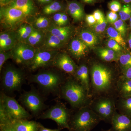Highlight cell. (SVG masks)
<instances>
[{
  "label": "cell",
  "instance_id": "obj_1",
  "mask_svg": "<svg viewBox=\"0 0 131 131\" xmlns=\"http://www.w3.org/2000/svg\"><path fill=\"white\" fill-rule=\"evenodd\" d=\"M101 120L97 114L89 107H82L69 122V131H90Z\"/></svg>",
  "mask_w": 131,
  "mask_h": 131
},
{
  "label": "cell",
  "instance_id": "obj_2",
  "mask_svg": "<svg viewBox=\"0 0 131 131\" xmlns=\"http://www.w3.org/2000/svg\"><path fill=\"white\" fill-rule=\"evenodd\" d=\"M62 96L74 107L82 106L87 100V91L80 82L68 80L61 86Z\"/></svg>",
  "mask_w": 131,
  "mask_h": 131
},
{
  "label": "cell",
  "instance_id": "obj_3",
  "mask_svg": "<svg viewBox=\"0 0 131 131\" xmlns=\"http://www.w3.org/2000/svg\"><path fill=\"white\" fill-rule=\"evenodd\" d=\"M91 83L94 88L98 92H105L110 89L114 81L112 71L100 63H95L91 70Z\"/></svg>",
  "mask_w": 131,
  "mask_h": 131
},
{
  "label": "cell",
  "instance_id": "obj_4",
  "mask_svg": "<svg viewBox=\"0 0 131 131\" xmlns=\"http://www.w3.org/2000/svg\"><path fill=\"white\" fill-rule=\"evenodd\" d=\"M0 114L4 115L11 121L23 119H28L30 115L14 98L5 94L1 96Z\"/></svg>",
  "mask_w": 131,
  "mask_h": 131
},
{
  "label": "cell",
  "instance_id": "obj_5",
  "mask_svg": "<svg viewBox=\"0 0 131 131\" xmlns=\"http://www.w3.org/2000/svg\"><path fill=\"white\" fill-rule=\"evenodd\" d=\"M31 82L37 83L42 89L48 92L57 91L63 83L62 79L60 75L49 71L33 75L31 78Z\"/></svg>",
  "mask_w": 131,
  "mask_h": 131
},
{
  "label": "cell",
  "instance_id": "obj_6",
  "mask_svg": "<svg viewBox=\"0 0 131 131\" xmlns=\"http://www.w3.org/2000/svg\"><path fill=\"white\" fill-rule=\"evenodd\" d=\"M71 116L63 105L58 104L45 112L39 117L42 119H50L55 121L59 128L69 129Z\"/></svg>",
  "mask_w": 131,
  "mask_h": 131
},
{
  "label": "cell",
  "instance_id": "obj_7",
  "mask_svg": "<svg viewBox=\"0 0 131 131\" xmlns=\"http://www.w3.org/2000/svg\"><path fill=\"white\" fill-rule=\"evenodd\" d=\"M24 81V74L21 71L13 67H8L3 73L2 84L7 91H13L20 89Z\"/></svg>",
  "mask_w": 131,
  "mask_h": 131
},
{
  "label": "cell",
  "instance_id": "obj_8",
  "mask_svg": "<svg viewBox=\"0 0 131 131\" xmlns=\"http://www.w3.org/2000/svg\"><path fill=\"white\" fill-rule=\"evenodd\" d=\"M20 100L25 107L35 115H38L45 106L42 97L34 90L25 91L20 96Z\"/></svg>",
  "mask_w": 131,
  "mask_h": 131
},
{
  "label": "cell",
  "instance_id": "obj_9",
  "mask_svg": "<svg viewBox=\"0 0 131 131\" xmlns=\"http://www.w3.org/2000/svg\"><path fill=\"white\" fill-rule=\"evenodd\" d=\"M12 49V57L19 64H30L37 52L32 46L22 42L15 45Z\"/></svg>",
  "mask_w": 131,
  "mask_h": 131
},
{
  "label": "cell",
  "instance_id": "obj_10",
  "mask_svg": "<svg viewBox=\"0 0 131 131\" xmlns=\"http://www.w3.org/2000/svg\"><path fill=\"white\" fill-rule=\"evenodd\" d=\"M26 16L21 10L12 7L2 8L1 9V21L9 28L15 27L22 21Z\"/></svg>",
  "mask_w": 131,
  "mask_h": 131
},
{
  "label": "cell",
  "instance_id": "obj_11",
  "mask_svg": "<svg viewBox=\"0 0 131 131\" xmlns=\"http://www.w3.org/2000/svg\"><path fill=\"white\" fill-rule=\"evenodd\" d=\"M95 112L100 118L101 120L110 121L115 113V105L112 100L108 98L100 99L94 106Z\"/></svg>",
  "mask_w": 131,
  "mask_h": 131
},
{
  "label": "cell",
  "instance_id": "obj_12",
  "mask_svg": "<svg viewBox=\"0 0 131 131\" xmlns=\"http://www.w3.org/2000/svg\"><path fill=\"white\" fill-rule=\"evenodd\" d=\"M57 54L52 51H45L36 52L30 65L31 69L34 70L38 68L48 65L51 61H54Z\"/></svg>",
  "mask_w": 131,
  "mask_h": 131
},
{
  "label": "cell",
  "instance_id": "obj_13",
  "mask_svg": "<svg viewBox=\"0 0 131 131\" xmlns=\"http://www.w3.org/2000/svg\"><path fill=\"white\" fill-rule=\"evenodd\" d=\"M53 64L57 68L69 74L75 73L78 68L72 59L64 53L57 55Z\"/></svg>",
  "mask_w": 131,
  "mask_h": 131
},
{
  "label": "cell",
  "instance_id": "obj_14",
  "mask_svg": "<svg viewBox=\"0 0 131 131\" xmlns=\"http://www.w3.org/2000/svg\"><path fill=\"white\" fill-rule=\"evenodd\" d=\"M112 131H131V118L115 112L111 119Z\"/></svg>",
  "mask_w": 131,
  "mask_h": 131
},
{
  "label": "cell",
  "instance_id": "obj_15",
  "mask_svg": "<svg viewBox=\"0 0 131 131\" xmlns=\"http://www.w3.org/2000/svg\"><path fill=\"white\" fill-rule=\"evenodd\" d=\"M89 47L79 38H75L71 42L70 50L73 56L80 59L85 56L88 52Z\"/></svg>",
  "mask_w": 131,
  "mask_h": 131
},
{
  "label": "cell",
  "instance_id": "obj_16",
  "mask_svg": "<svg viewBox=\"0 0 131 131\" xmlns=\"http://www.w3.org/2000/svg\"><path fill=\"white\" fill-rule=\"evenodd\" d=\"M17 34L12 31L1 33L0 35V49L2 51H9L16 45Z\"/></svg>",
  "mask_w": 131,
  "mask_h": 131
},
{
  "label": "cell",
  "instance_id": "obj_17",
  "mask_svg": "<svg viewBox=\"0 0 131 131\" xmlns=\"http://www.w3.org/2000/svg\"><path fill=\"white\" fill-rule=\"evenodd\" d=\"M95 53L103 61L106 62L118 61L121 53L113 50L108 47H97L95 48Z\"/></svg>",
  "mask_w": 131,
  "mask_h": 131
},
{
  "label": "cell",
  "instance_id": "obj_18",
  "mask_svg": "<svg viewBox=\"0 0 131 131\" xmlns=\"http://www.w3.org/2000/svg\"><path fill=\"white\" fill-rule=\"evenodd\" d=\"M16 131H39L40 123L27 119L12 121Z\"/></svg>",
  "mask_w": 131,
  "mask_h": 131
},
{
  "label": "cell",
  "instance_id": "obj_19",
  "mask_svg": "<svg viewBox=\"0 0 131 131\" xmlns=\"http://www.w3.org/2000/svg\"><path fill=\"white\" fill-rule=\"evenodd\" d=\"M48 32L58 38L63 43L67 41L71 36L72 28L70 26H51L49 27Z\"/></svg>",
  "mask_w": 131,
  "mask_h": 131
},
{
  "label": "cell",
  "instance_id": "obj_20",
  "mask_svg": "<svg viewBox=\"0 0 131 131\" xmlns=\"http://www.w3.org/2000/svg\"><path fill=\"white\" fill-rule=\"evenodd\" d=\"M75 74L79 82L88 93L90 88L89 78L88 69L86 66L84 64L80 66L78 68Z\"/></svg>",
  "mask_w": 131,
  "mask_h": 131
},
{
  "label": "cell",
  "instance_id": "obj_21",
  "mask_svg": "<svg viewBox=\"0 0 131 131\" xmlns=\"http://www.w3.org/2000/svg\"><path fill=\"white\" fill-rule=\"evenodd\" d=\"M80 38L89 48L95 46L99 42V38L96 34L88 29H83L81 31Z\"/></svg>",
  "mask_w": 131,
  "mask_h": 131
},
{
  "label": "cell",
  "instance_id": "obj_22",
  "mask_svg": "<svg viewBox=\"0 0 131 131\" xmlns=\"http://www.w3.org/2000/svg\"><path fill=\"white\" fill-rule=\"evenodd\" d=\"M9 6L21 10L26 16L31 14L34 9L32 0H14Z\"/></svg>",
  "mask_w": 131,
  "mask_h": 131
},
{
  "label": "cell",
  "instance_id": "obj_23",
  "mask_svg": "<svg viewBox=\"0 0 131 131\" xmlns=\"http://www.w3.org/2000/svg\"><path fill=\"white\" fill-rule=\"evenodd\" d=\"M67 8L69 14L75 21H81L84 18V9L80 3L75 2H71L68 3Z\"/></svg>",
  "mask_w": 131,
  "mask_h": 131
},
{
  "label": "cell",
  "instance_id": "obj_24",
  "mask_svg": "<svg viewBox=\"0 0 131 131\" xmlns=\"http://www.w3.org/2000/svg\"><path fill=\"white\" fill-rule=\"evenodd\" d=\"M63 43L56 36L49 32L44 45L45 47L48 49H58L62 47Z\"/></svg>",
  "mask_w": 131,
  "mask_h": 131
},
{
  "label": "cell",
  "instance_id": "obj_25",
  "mask_svg": "<svg viewBox=\"0 0 131 131\" xmlns=\"http://www.w3.org/2000/svg\"><path fill=\"white\" fill-rule=\"evenodd\" d=\"M34 30V28L31 25L28 24L22 25L17 31L16 34L17 38L20 41H26Z\"/></svg>",
  "mask_w": 131,
  "mask_h": 131
},
{
  "label": "cell",
  "instance_id": "obj_26",
  "mask_svg": "<svg viewBox=\"0 0 131 131\" xmlns=\"http://www.w3.org/2000/svg\"><path fill=\"white\" fill-rule=\"evenodd\" d=\"M107 33L108 36L110 39L115 40L123 48H125L126 47V43L124 38L114 27H108Z\"/></svg>",
  "mask_w": 131,
  "mask_h": 131
},
{
  "label": "cell",
  "instance_id": "obj_27",
  "mask_svg": "<svg viewBox=\"0 0 131 131\" xmlns=\"http://www.w3.org/2000/svg\"><path fill=\"white\" fill-rule=\"evenodd\" d=\"M43 37V34L41 31L34 29L31 34L26 40V43L34 46L42 42Z\"/></svg>",
  "mask_w": 131,
  "mask_h": 131
},
{
  "label": "cell",
  "instance_id": "obj_28",
  "mask_svg": "<svg viewBox=\"0 0 131 131\" xmlns=\"http://www.w3.org/2000/svg\"><path fill=\"white\" fill-rule=\"evenodd\" d=\"M119 87L122 97L131 96V79L122 80Z\"/></svg>",
  "mask_w": 131,
  "mask_h": 131
},
{
  "label": "cell",
  "instance_id": "obj_29",
  "mask_svg": "<svg viewBox=\"0 0 131 131\" xmlns=\"http://www.w3.org/2000/svg\"><path fill=\"white\" fill-rule=\"evenodd\" d=\"M123 70L131 67V52H121L118 60Z\"/></svg>",
  "mask_w": 131,
  "mask_h": 131
},
{
  "label": "cell",
  "instance_id": "obj_30",
  "mask_svg": "<svg viewBox=\"0 0 131 131\" xmlns=\"http://www.w3.org/2000/svg\"><path fill=\"white\" fill-rule=\"evenodd\" d=\"M120 105L122 114L131 118V96L122 97Z\"/></svg>",
  "mask_w": 131,
  "mask_h": 131
},
{
  "label": "cell",
  "instance_id": "obj_31",
  "mask_svg": "<svg viewBox=\"0 0 131 131\" xmlns=\"http://www.w3.org/2000/svg\"><path fill=\"white\" fill-rule=\"evenodd\" d=\"M62 8V5L60 3L54 2L45 6L43 9V13L45 14L49 15L60 11Z\"/></svg>",
  "mask_w": 131,
  "mask_h": 131
},
{
  "label": "cell",
  "instance_id": "obj_32",
  "mask_svg": "<svg viewBox=\"0 0 131 131\" xmlns=\"http://www.w3.org/2000/svg\"><path fill=\"white\" fill-rule=\"evenodd\" d=\"M119 16L120 19L123 21H126L131 17V4H126L122 7L119 12Z\"/></svg>",
  "mask_w": 131,
  "mask_h": 131
},
{
  "label": "cell",
  "instance_id": "obj_33",
  "mask_svg": "<svg viewBox=\"0 0 131 131\" xmlns=\"http://www.w3.org/2000/svg\"><path fill=\"white\" fill-rule=\"evenodd\" d=\"M107 22L106 18H105L99 22H96V24L91 26L93 31L96 34H101L105 30Z\"/></svg>",
  "mask_w": 131,
  "mask_h": 131
},
{
  "label": "cell",
  "instance_id": "obj_34",
  "mask_svg": "<svg viewBox=\"0 0 131 131\" xmlns=\"http://www.w3.org/2000/svg\"><path fill=\"white\" fill-rule=\"evenodd\" d=\"M114 27L122 35L123 38L126 35L127 28L125 21L121 19H118L114 23Z\"/></svg>",
  "mask_w": 131,
  "mask_h": 131
},
{
  "label": "cell",
  "instance_id": "obj_35",
  "mask_svg": "<svg viewBox=\"0 0 131 131\" xmlns=\"http://www.w3.org/2000/svg\"><path fill=\"white\" fill-rule=\"evenodd\" d=\"M49 19L43 16H40L36 19L34 23L35 27L39 29H43L46 28L49 25Z\"/></svg>",
  "mask_w": 131,
  "mask_h": 131
},
{
  "label": "cell",
  "instance_id": "obj_36",
  "mask_svg": "<svg viewBox=\"0 0 131 131\" xmlns=\"http://www.w3.org/2000/svg\"><path fill=\"white\" fill-rule=\"evenodd\" d=\"M107 47L117 52L121 53L124 48L115 40L109 39L106 43Z\"/></svg>",
  "mask_w": 131,
  "mask_h": 131
},
{
  "label": "cell",
  "instance_id": "obj_37",
  "mask_svg": "<svg viewBox=\"0 0 131 131\" xmlns=\"http://www.w3.org/2000/svg\"><path fill=\"white\" fill-rule=\"evenodd\" d=\"M12 57V51H2L0 52V71H1L3 66L8 59Z\"/></svg>",
  "mask_w": 131,
  "mask_h": 131
},
{
  "label": "cell",
  "instance_id": "obj_38",
  "mask_svg": "<svg viewBox=\"0 0 131 131\" xmlns=\"http://www.w3.org/2000/svg\"><path fill=\"white\" fill-rule=\"evenodd\" d=\"M109 9L112 12H119L122 8V6L119 2L117 0H113L108 3V5Z\"/></svg>",
  "mask_w": 131,
  "mask_h": 131
},
{
  "label": "cell",
  "instance_id": "obj_39",
  "mask_svg": "<svg viewBox=\"0 0 131 131\" xmlns=\"http://www.w3.org/2000/svg\"><path fill=\"white\" fill-rule=\"evenodd\" d=\"M1 131H16L13 125L12 121L9 120L1 122Z\"/></svg>",
  "mask_w": 131,
  "mask_h": 131
},
{
  "label": "cell",
  "instance_id": "obj_40",
  "mask_svg": "<svg viewBox=\"0 0 131 131\" xmlns=\"http://www.w3.org/2000/svg\"><path fill=\"white\" fill-rule=\"evenodd\" d=\"M118 18V16L117 13L110 11L107 13V20L110 24H113L115 21H117Z\"/></svg>",
  "mask_w": 131,
  "mask_h": 131
},
{
  "label": "cell",
  "instance_id": "obj_41",
  "mask_svg": "<svg viewBox=\"0 0 131 131\" xmlns=\"http://www.w3.org/2000/svg\"><path fill=\"white\" fill-rule=\"evenodd\" d=\"M85 20L87 24L90 26L91 27L96 24V21L93 14L87 15L85 16Z\"/></svg>",
  "mask_w": 131,
  "mask_h": 131
},
{
  "label": "cell",
  "instance_id": "obj_42",
  "mask_svg": "<svg viewBox=\"0 0 131 131\" xmlns=\"http://www.w3.org/2000/svg\"><path fill=\"white\" fill-rule=\"evenodd\" d=\"M95 18L96 19V22H99L105 18L103 13L100 9H96L93 14Z\"/></svg>",
  "mask_w": 131,
  "mask_h": 131
},
{
  "label": "cell",
  "instance_id": "obj_43",
  "mask_svg": "<svg viewBox=\"0 0 131 131\" xmlns=\"http://www.w3.org/2000/svg\"><path fill=\"white\" fill-rule=\"evenodd\" d=\"M62 13H58L54 15L53 17V20L57 25L61 26L62 22Z\"/></svg>",
  "mask_w": 131,
  "mask_h": 131
},
{
  "label": "cell",
  "instance_id": "obj_44",
  "mask_svg": "<svg viewBox=\"0 0 131 131\" xmlns=\"http://www.w3.org/2000/svg\"><path fill=\"white\" fill-rule=\"evenodd\" d=\"M131 79V67L123 70L122 80Z\"/></svg>",
  "mask_w": 131,
  "mask_h": 131
},
{
  "label": "cell",
  "instance_id": "obj_45",
  "mask_svg": "<svg viewBox=\"0 0 131 131\" xmlns=\"http://www.w3.org/2000/svg\"><path fill=\"white\" fill-rule=\"evenodd\" d=\"M62 129L60 128H58V129H48V128L45 127L44 126H43L42 125L40 124L39 125V131H61L62 130Z\"/></svg>",
  "mask_w": 131,
  "mask_h": 131
},
{
  "label": "cell",
  "instance_id": "obj_46",
  "mask_svg": "<svg viewBox=\"0 0 131 131\" xmlns=\"http://www.w3.org/2000/svg\"><path fill=\"white\" fill-rule=\"evenodd\" d=\"M68 22V16L67 15L64 13H62V22L61 26H63L67 25Z\"/></svg>",
  "mask_w": 131,
  "mask_h": 131
},
{
  "label": "cell",
  "instance_id": "obj_47",
  "mask_svg": "<svg viewBox=\"0 0 131 131\" xmlns=\"http://www.w3.org/2000/svg\"><path fill=\"white\" fill-rule=\"evenodd\" d=\"M11 0H0L1 5H6L8 3L10 2Z\"/></svg>",
  "mask_w": 131,
  "mask_h": 131
},
{
  "label": "cell",
  "instance_id": "obj_48",
  "mask_svg": "<svg viewBox=\"0 0 131 131\" xmlns=\"http://www.w3.org/2000/svg\"><path fill=\"white\" fill-rule=\"evenodd\" d=\"M83 2L88 4H92L95 2V0H82Z\"/></svg>",
  "mask_w": 131,
  "mask_h": 131
},
{
  "label": "cell",
  "instance_id": "obj_49",
  "mask_svg": "<svg viewBox=\"0 0 131 131\" xmlns=\"http://www.w3.org/2000/svg\"><path fill=\"white\" fill-rule=\"evenodd\" d=\"M128 44L129 47L131 49V32L129 34L128 39Z\"/></svg>",
  "mask_w": 131,
  "mask_h": 131
},
{
  "label": "cell",
  "instance_id": "obj_50",
  "mask_svg": "<svg viewBox=\"0 0 131 131\" xmlns=\"http://www.w3.org/2000/svg\"><path fill=\"white\" fill-rule=\"evenodd\" d=\"M39 2L42 3H46L50 2L51 0H37Z\"/></svg>",
  "mask_w": 131,
  "mask_h": 131
},
{
  "label": "cell",
  "instance_id": "obj_51",
  "mask_svg": "<svg viewBox=\"0 0 131 131\" xmlns=\"http://www.w3.org/2000/svg\"><path fill=\"white\" fill-rule=\"evenodd\" d=\"M121 1L126 4H129L131 3V0H121Z\"/></svg>",
  "mask_w": 131,
  "mask_h": 131
},
{
  "label": "cell",
  "instance_id": "obj_52",
  "mask_svg": "<svg viewBox=\"0 0 131 131\" xmlns=\"http://www.w3.org/2000/svg\"><path fill=\"white\" fill-rule=\"evenodd\" d=\"M129 22H130V28H131V17L130 18V19H129Z\"/></svg>",
  "mask_w": 131,
  "mask_h": 131
},
{
  "label": "cell",
  "instance_id": "obj_53",
  "mask_svg": "<svg viewBox=\"0 0 131 131\" xmlns=\"http://www.w3.org/2000/svg\"><path fill=\"white\" fill-rule=\"evenodd\" d=\"M107 131H111V130H110H110H108Z\"/></svg>",
  "mask_w": 131,
  "mask_h": 131
},
{
  "label": "cell",
  "instance_id": "obj_54",
  "mask_svg": "<svg viewBox=\"0 0 131 131\" xmlns=\"http://www.w3.org/2000/svg\"><path fill=\"white\" fill-rule=\"evenodd\" d=\"M110 130H111V131H112V130H111V129H110Z\"/></svg>",
  "mask_w": 131,
  "mask_h": 131
}]
</instances>
